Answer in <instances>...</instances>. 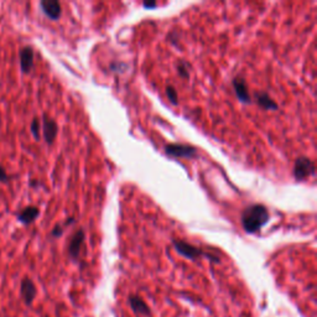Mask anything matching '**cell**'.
I'll use <instances>...</instances> for the list:
<instances>
[{"instance_id":"obj_1","label":"cell","mask_w":317,"mask_h":317,"mask_svg":"<svg viewBox=\"0 0 317 317\" xmlns=\"http://www.w3.org/2000/svg\"><path fill=\"white\" fill-rule=\"evenodd\" d=\"M269 221V212L264 204H252L242 214L243 228L247 233H255Z\"/></svg>"},{"instance_id":"obj_2","label":"cell","mask_w":317,"mask_h":317,"mask_svg":"<svg viewBox=\"0 0 317 317\" xmlns=\"http://www.w3.org/2000/svg\"><path fill=\"white\" fill-rule=\"evenodd\" d=\"M172 244H173V248H175V250L178 253V254L187 258V259L190 260H197L201 257H206V258H209V259L213 260V262L216 263L219 262L218 258L212 257L211 254H207V253H204L203 250H201L199 248L195 247V245L192 244H188L187 242H183V240H173Z\"/></svg>"},{"instance_id":"obj_3","label":"cell","mask_w":317,"mask_h":317,"mask_svg":"<svg viewBox=\"0 0 317 317\" xmlns=\"http://www.w3.org/2000/svg\"><path fill=\"white\" fill-rule=\"evenodd\" d=\"M315 173V163L309 158L301 157L295 161L294 165V176L298 181L308 180Z\"/></svg>"},{"instance_id":"obj_4","label":"cell","mask_w":317,"mask_h":317,"mask_svg":"<svg viewBox=\"0 0 317 317\" xmlns=\"http://www.w3.org/2000/svg\"><path fill=\"white\" fill-rule=\"evenodd\" d=\"M165 153L172 158H192L197 157V149L187 144H168L165 147Z\"/></svg>"},{"instance_id":"obj_5","label":"cell","mask_w":317,"mask_h":317,"mask_svg":"<svg viewBox=\"0 0 317 317\" xmlns=\"http://www.w3.org/2000/svg\"><path fill=\"white\" fill-rule=\"evenodd\" d=\"M84 238H86V236H84V232L82 229L76 231L73 236L71 237L70 243H68V254L73 260L78 259L79 253H81L82 247H83Z\"/></svg>"},{"instance_id":"obj_6","label":"cell","mask_w":317,"mask_h":317,"mask_svg":"<svg viewBox=\"0 0 317 317\" xmlns=\"http://www.w3.org/2000/svg\"><path fill=\"white\" fill-rule=\"evenodd\" d=\"M128 304H129L133 313H135L137 315L145 316V317H149L150 315H152V310H150V308L148 306V304L145 303L142 298H140V296L130 295L129 298H128Z\"/></svg>"},{"instance_id":"obj_7","label":"cell","mask_w":317,"mask_h":317,"mask_svg":"<svg viewBox=\"0 0 317 317\" xmlns=\"http://www.w3.org/2000/svg\"><path fill=\"white\" fill-rule=\"evenodd\" d=\"M42 132H43V137H45L46 143L48 145L53 144L55 142L56 137H57V123L53 119L48 118L47 116H43V125H42Z\"/></svg>"},{"instance_id":"obj_8","label":"cell","mask_w":317,"mask_h":317,"mask_svg":"<svg viewBox=\"0 0 317 317\" xmlns=\"http://www.w3.org/2000/svg\"><path fill=\"white\" fill-rule=\"evenodd\" d=\"M40 5L46 16L50 17V19L57 20L61 16L62 10H61V4L57 0H43Z\"/></svg>"},{"instance_id":"obj_9","label":"cell","mask_w":317,"mask_h":317,"mask_svg":"<svg viewBox=\"0 0 317 317\" xmlns=\"http://www.w3.org/2000/svg\"><path fill=\"white\" fill-rule=\"evenodd\" d=\"M20 66L24 73H29L34 66V50L30 46H25L20 51Z\"/></svg>"},{"instance_id":"obj_10","label":"cell","mask_w":317,"mask_h":317,"mask_svg":"<svg viewBox=\"0 0 317 317\" xmlns=\"http://www.w3.org/2000/svg\"><path fill=\"white\" fill-rule=\"evenodd\" d=\"M233 88L238 99H239L242 103H250V102H252L247 83H245V81L242 77H236L233 79Z\"/></svg>"},{"instance_id":"obj_11","label":"cell","mask_w":317,"mask_h":317,"mask_svg":"<svg viewBox=\"0 0 317 317\" xmlns=\"http://www.w3.org/2000/svg\"><path fill=\"white\" fill-rule=\"evenodd\" d=\"M21 295L26 305H31L36 296V286L30 280L29 278H25L21 283Z\"/></svg>"},{"instance_id":"obj_12","label":"cell","mask_w":317,"mask_h":317,"mask_svg":"<svg viewBox=\"0 0 317 317\" xmlns=\"http://www.w3.org/2000/svg\"><path fill=\"white\" fill-rule=\"evenodd\" d=\"M39 213L40 211L36 206H30V207H26V208H24L21 212L17 213V219H19L21 223L30 224L37 218Z\"/></svg>"},{"instance_id":"obj_13","label":"cell","mask_w":317,"mask_h":317,"mask_svg":"<svg viewBox=\"0 0 317 317\" xmlns=\"http://www.w3.org/2000/svg\"><path fill=\"white\" fill-rule=\"evenodd\" d=\"M255 99H257V103L264 109H269V111H277L278 109V104L264 92L255 93Z\"/></svg>"},{"instance_id":"obj_14","label":"cell","mask_w":317,"mask_h":317,"mask_svg":"<svg viewBox=\"0 0 317 317\" xmlns=\"http://www.w3.org/2000/svg\"><path fill=\"white\" fill-rule=\"evenodd\" d=\"M190 67L191 66L188 65L186 61H178V62L176 63V70H177V73L182 78L187 79L188 77H190Z\"/></svg>"},{"instance_id":"obj_15","label":"cell","mask_w":317,"mask_h":317,"mask_svg":"<svg viewBox=\"0 0 317 317\" xmlns=\"http://www.w3.org/2000/svg\"><path fill=\"white\" fill-rule=\"evenodd\" d=\"M166 96H167L168 101L171 102L172 104H177L178 101H177V93H176L175 88H173L172 86H167L166 87Z\"/></svg>"},{"instance_id":"obj_16","label":"cell","mask_w":317,"mask_h":317,"mask_svg":"<svg viewBox=\"0 0 317 317\" xmlns=\"http://www.w3.org/2000/svg\"><path fill=\"white\" fill-rule=\"evenodd\" d=\"M31 133L35 137V139H40V120L39 118H34L31 123Z\"/></svg>"},{"instance_id":"obj_17","label":"cell","mask_w":317,"mask_h":317,"mask_svg":"<svg viewBox=\"0 0 317 317\" xmlns=\"http://www.w3.org/2000/svg\"><path fill=\"white\" fill-rule=\"evenodd\" d=\"M7 180H9V176H7L6 171L2 166H0V182H5Z\"/></svg>"},{"instance_id":"obj_18","label":"cell","mask_w":317,"mask_h":317,"mask_svg":"<svg viewBox=\"0 0 317 317\" xmlns=\"http://www.w3.org/2000/svg\"><path fill=\"white\" fill-rule=\"evenodd\" d=\"M53 236L55 237H58V236H61V234H62V228H61V227H56L55 229H53Z\"/></svg>"},{"instance_id":"obj_19","label":"cell","mask_w":317,"mask_h":317,"mask_svg":"<svg viewBox=\"0 0 317 317\" xmlns=\"http://www.w3.org/2000/svg\"><path fill=\"white\" fill-rule=\"evenodd\" d=\"M143 5H144V6H145V7H149V9H153V7H155V6H157V5H158V4H157V2H155V1H152V2H148V1H145V2H144V4H143Z\"/></svg>"}]
</instances>
